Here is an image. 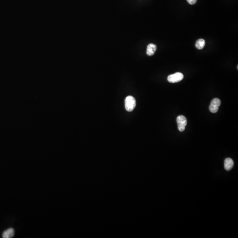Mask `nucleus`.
Returning a JSON list of instances; mask_svg holds the SVG:
<instances>
[{"instance_id": "nucleus-1", "label": "nucleus", "mask_w": 238, "mask_h": 238, "mask_svg": "<svg viewBox=\"0 0 238 238\" xmlns=\"http://www.w3.org/2000/svg\"><path fill=\"white\" fill-rule=\"evenodd\" d=\"M136 106L135 98L132 96H128L125 100V107L128 112H132Z\"/></svg>"}, {"instance_id": "nucleus-2", "label": "nucleus", "mask_w": 238, "mask_h": 238, "mask_svg": "<svg viewBox=\"0 0 238 238\" xmlns=\"http://www.w3.org/2000/svg\"><path fill=\"white\" fill-rule=\"evenodd\" d=\"M178 128L180 132H183L185 130V127L187 124V120L184 116H179L176 119Z\"/></svg>"}, {"instance_id": "nucleus-3", "label": "nucleus", "mask_w": 238, "mask_h": 238, "mask_svg": "<svg viewBox=\"0 0 238 238\" xmlns=\"http://www.w3.org/2000/svg\"><path fill=\"white\" fill-rule=\"evenodd\" d=\"M184 78V75L182 73H176L169 75L167 79L169 83H176L180 82Z\"/></svg>"}, {"instance_id": "nucleus-4", "label": "nucleus", "mask_w": 238, "mask_h": 238, "mask_svg": "<svg viewBox=\"0 0 238 238\" xmlns=\"http://www.w3.org/2000/svg\"><path fill=\"white\" fill-rule=\"evenodd\" d=\"M221 104V101L217 98L212 99L210 106V111L212 113H216L218 111L219 107Z\"/></svg>"}, {"instance_id": "nucleus-5", "label": "nucleus", "mask_w": 238, "mask_h": 238, "mask_svg": "<svg viewBox=\"0 0 238 238\" xmlns=\"http://www.w3.org/2000/svg\"><path fill=\"white\" fill-rule=\"evenodd\" d=\"M234 166V162L233 159L231 158H227L224 161V167L226 171L231 170Z\"/></svg>"}, {"instance_id": "nucleus-6", "label": "nucleus", "mask_w": 238, "mask_h": 238, "mask_svg": "<svg viewBox=\"0 0 238 238\" xmlns=\"http://www.w3.org/2000/svg\"><path fill=\"white\" fill-rule=\"evenodd\" d=\"M157 50V46L155 44H150L147 47V54L149 56L154 54Z\"/></svg>"}, {"instance_id": "nucleus-7", "label": "nucleus", "mask_w": 238, "mask_h": 238, "mask_svg": "<svg viewBox=\"0 0 238 238\" xmlns=\"http://www.w3.org/2000/svg\"><path fill=\"white\" fill-rule=\"evenodd\" d=\"M15 234V231L13 229H9L5 231L2 234V238H13Z\"/></svg>"}, {"instance_id": "nucleus-8", "label": "nucleus", "mask_w": 238, "mask_h": 238, "mask_svg": "<svg viewBox=\"0 0 238 238\" xmlns=\"http://www.w3.org/2000/svg\"><path fill=\"white\" fill-rule=\"evenodd\" d=\"M206 44L205 40L203 39H199L195 43V46L198 50H202Z\"/></svg>"}, {"instance_id": "nucleus-9", "label": "nucleus", "mask_w": 238, "mask_h": 238, "mask_svg": "<svg viewBox=\"0 0 238 238\" xmlns=\"http://www.w3.org/2000/svg\"><path fill=\"white\" fill-rule=\"evenodd\" d=\"M188 2L190 5H194L197 2V0H187Z\"/></svg>"}]
</instances>
